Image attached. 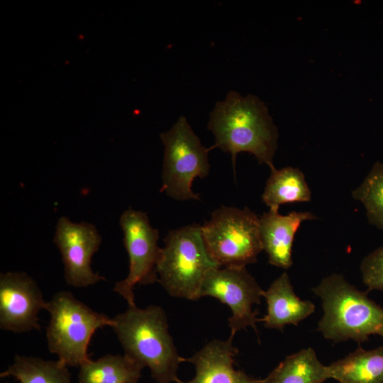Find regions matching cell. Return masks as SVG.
Returning a JSON list of instances; mask_svg holds the SVG:
<instances>
[{
  "label": "cell",
  "instance_id": "6da1fadb",
  "mask_svg": "<svg viewBox=\"0 0 383 383\" xmlns=\"http://www.w3.org/2000/svg\"><path fill=\"white\" fill-rule=\"evenodd\" d=\"M207 128L215 138L211 147L230 153L235 170L240 152L253 155L259 163L274 167L278 131L266 104L257 96H242L230 91L226 98L216 103L210 113Z\"/></svg>",
  "mask_w": 383,
  "mask_h": 383
},
{
  "label": "cell",
  "instance_id": "7a4b0ae2",
  "mask_svg": "<svg viewBox=\"0 0 383 383\" xmlns=\"http://www.w3.org/2000/svg\"><path fill=\"white\" fill-rule=\"evenodd\" d=\"M111 327L124 355L142 369L148 367L157 383L179 382L177 371L185 358L178 354L162 307L128 306L113 318Z\"/></svg>",
  "mask_w": 383,
  "mask_h": 383
},
{
  "label": "cell",
  "instance_id": "3957f363",
  "mask_svg": "<svg viewBox=\"0 0 383 383\" xmlns=\"http://www.w3.org/2000/svg\"><path fill=\"white\" fill-rule=\"evenodd\" d=\"M312 291L322 301L323 315L317 331L325 338L360 343L372 335L383 338V307L343 275L333 274L323 278Z\"/></svg>",
  "mask_w": 383,
  "mask_h": 383
},
{
  "label": "cell",
  "instance_id": "277c9868",
  "mask_svg": "<svg viewBox=\"0 0 383 383\" xmlns=\"http://www.w3.org/2000/svg\"><path fill=\"white\" fill-rule=\"evenodd\" d=\"M164 242L156 269L157 282L173 297L199 299L204 278L219 267L206 248L201 226L171 230Z\"/></svg>",
  "mask_w": 383,
  "mask_h": 383
},
{
  "label": "cell",
  "instance_id": "5b68a950",
  "mask_svg": "<svg viewBox=\"0 0 383 383\" xmlns=\"http://www.w3.org/2000/svg\"><path fill=\"white\" fill-rule=\"evenodd\" d=\"M45 309L50 314L48 348L67 367H79L90 360L88 347L94 333L113 324V318L92 310L67 291L54 294Z\"/></svg>",
  "mask_w": 383,
  "mask_h": 383
},
{
  "label": "cell",
  "instance_id": "8992f818",
  "mask_svg": "<svg viewBox=\"0 0 383 383\" xmlns=\"http://www.w3.org/2000/svg\"><path fill=\"white\" fill-rule=\"evenodd\" d=\"M206 248L220 267H245L263 250L260 217L245 207L222 206L201 226Z\"/></svg>",
  "mask_w": 383,
  "mask_h": 383
},
{
  "label": "cell",
  "instance_id": "52a82bcc",
  "mask_svg": "<svg viewBox=\"0 0 383 383\" xmlns=\"http://www.w3.org/2000/svg\"><path fill=\"white\" fill-rule=\"evenodd\" d=\"M164 145L161 192L177 201L199 200L192 190L196 178L209 174L211 147L202 145L185 116L178 118L172 128L160 134Z\"/></svg>",
  "mask_w": 383,
  "mask_h": 383
},
{
  "label": "cell",
  "instance_id": "ba28073f",
  "mask_svg": "<svg viewBox=\"0 0 383 383\" xmlns=\"http://www.w3.org/2000/svg\"><path fill=\"white\" fill-rule=\"evenodd\" d=\"M119 223L129 270L127 277L115 284L113 291L133 306L135 305L133 289L137 284L157 282L156 269L162 248L158 245L159 231L150 225L146 213L130 208L122 213Z\"/></svg>",
  "mask_w": 383,
  "mask_h": 383
},
{
  "label": "cell",
  "instance_id": "9c48e42d",
  "mask_svg": "<svg viewBox=\"0 0 383 383\" xmlns=\"http://www.w3.org/2000/svg\"><path fill=\"white\" fill-rule=\"evenodd\" d=\"M263 292L245 267H219L211 270L204 278L200 297L216 298L231 309L229 338L233 339L238 331L248 326L256 331L258 312L252 307L260 303Z\"/></svg>",
  "mask_w": 383,
  "mask_h": 383
},
{
  "label": "cell",
  "instance_id": "30bf717a",
  "mask_svg": "<svg viewBox=\"0 0 383 383\" xmlns=\"http://www.w3.org/2000/svg\"><path fill=\"white\" fill-rule=\"evenodd\" d=\"M53 241L61 254L64 277L68 285L86 287L105 279L91 267V258L101 243V237L94 225L85 221L74 223L67 216H61Z\"/></svg>",
  "mask_w": 383,
  "mask_h": 383
},
{
  "label": "cell",
  "instance_id": "8fae6325",
  "mask_svg": "<svg viewBox=\"0 0 383 383\" xmlns=\"http://www.w3.org/2000/svg\"><path fill=\"white\" fill-rule=\"evenodd\" d=\"M46 302L37 283L26 272L1 273V329L14 333L39 330L38 315Z\"/></svg>",
  "mask_w": 383,
  "mask_h": 383
},
{
  "label": "cell",
  "instance_id": "7c38bea8",
  "mask_svg": "<svg viewBox=\"0 0 383 383\" xmlns=\"http://www.w3.org/2000/svg\"><path fill=\"white\" fill-rule=\"evenodd\" d=\"M238 353L233 339L212 340L185 361L195 367L194 377L179 383H260V379L249 377L233 367L234 357Z\"/></svg>",
  "mask_w": 383,
  "mask_h": 383
},
{
  "label": "cell",
  "instance_id": "4fadbf2b",
  "mask_svg": "<svg viewBox=\"0 0 383 383\" xmlns=\"http://www.w3.org/2000/svg\"><path fill=\"white\" fill-rule=\"evenodd\" d=\"M316 218L308 211H292L281 215L269 210L260 217V234L262 249L272 265L288 269L292 264V245L296 233L302 222Z\"/></svg>",
  "mask_w": 383,
  "mask_h": 383
},
{
  "label": "cell",
  "instance_id": "5bb4252c",
  "mask_svg": "<svg viewBox=\"0 0 383 383\" xmlns=\"http://www.w3.org/2000/svg\"><path fill=\"white\" fill-rule=\"evenodd\" d=\"M262 296L267 301V314L259 321L267 328L282 330L288 324L297 325L315 310L312 301L296 295L287 272L277 278Z\"/></svg>",
  "mask_w": 383,
  "mask_h": 383
},
{
  "label": "cell",
  "instance_id": "9a60e30c",
  "mask_svg": "<svg viewBox=\"0 0 383 383\" xmlns=\"http://www.w3.org/2000/svg\"><path fill=\"white\" fill-rule=\"evenodd\" d=\"M328 370L330 378L339 383H383V345L369 350L359 346Z\"/></svg>",
  "mask_w": 383,
  "mask_h": 383
},
{
  "label": "cell",
  "instance_id": "2e32d148",
  "mask_svg": "<svg viewBox=\"0 0 383 383\" xmlns=\"http://www.w3.org/2000/svg\"><path fill=\"white\" fill-rule=\"evenodd\" d=\"M262 199L269 210L277 211L282 204L310 201L311 192L299 169L293 167L274 168L266 182Z\"/></svg>",
  "mask_w": 383,
  "mask_h": 383
},
{
  "label": "cell",
  "instance_id": "e0dca14e",
  "mask_svg": "<svg viewBox=\"0 0 383 383\" xmlns=\"http://www.w3.org/2000/svg\"><path fill=\"white\" fill-rule=\"evenodd\" d=\"M330 379L328 366L307 348L286 357L260 383H322Z\"/></svg>",
  "mask_w": 383,
  "mask_h": 383
},
{
  "label": "cell",
  "instance_id": "ac0fdd59",
  "mask_svg": "<svg viewBox=\"0 0 383 383\" xmlns=\"http://www.w3.org/2000/svg\"><path fill=\"white\" fill-rule=\"evenodd\" d=\"M142 368L124 355L108 354L79 366V383H138Z\"/></svg>",
  "mask_w": 383,
  "mask_h": 383
},
{
  "label": "cell",
  "instance_id": "d6986e66",
  "mask_svg": "<svg viewBox=\"0 0 383 383\" xmlns=\"http://www.w3.org/2000/svg\"><path fill=\"white\" fill-rule=\"evenodd\" d=\"M0 377H13L20 383H71L67 366L58 360L21 355H16L13 364Z\"/></svg>",
  "mask_w": 383,
  "mask_h": 383
},
{
  "label": "cell",
  "instance_id": "ffe728a7",
  "mask_svg": "<svg viewBox=\"0 0 383 383\" xmlns=\"http://www.w3.org/2000/svg\"><path fill=\"white\" fill-rule=\"evenodd\" d=\"M352 196L363 204L369 222L383 231V162L374 164Z\"/></svg>",
  "mask_w": 383,
  "mask_h": 383
},
{
  "label": "cell",
  "instance_id": "44dd1931",
  "mask_svg": "<svg viewBox=\"0 0 383 383\" xmlns=\"http://www.w3.org/2000/svg\"><path fill=\"white\" fill-rule=\"evenodd\" d=\"M360 271L362 281L370 290L383 291V246L362 260Z\"/></svg>",
  "mask_w": 383,
  "mask_h": 383
},
{
  "label": "cell",
  "instance_id": "7402d4cb",
  "mask_svg": "<svg viewBox=\"0 0 383 383\" xmlns=\"http://www.w3.org/2000/svg\"><path fill=\"white\" fill-rule=\"evenodd\" d=\"M5 383H9V382H5Z\"/></svg>",
  "mask_w": 383,
  "mask_h": 383
}]
</instances>
